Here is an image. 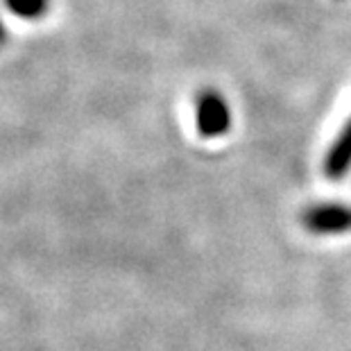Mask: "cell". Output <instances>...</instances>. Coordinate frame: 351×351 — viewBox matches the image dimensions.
I'll list each match as a JSON object with an SVG mask.
<instances>
[{"mask_svg": "<svg viewBox=\"0 0 351 351\" xmlns=\"http://www.w3.org/2000/svg\"><path fill=\"white\" fill-rule=\"evenodd\" d=\"M197 109V132L204 138H218L229 132L231 127V114L227 107V100L218 91L206 88L197 95L195 102Z\"/></svg>", "mask_w": 351, "mask_h": 351, "instance_id": "1", "label": "cell"}, {"mask_svg": "<svg viewBox=\"0 0 351 351\" xmlns=\"http://www.w3.org/2000/svg\"><path fill=\"white\" fill-rule=\"evenodd\" d=\"M302 225L317 236H333L351 231V206L315 204L302 215Z\"/></svg>", "mask_w": 351, "mask_h": 351, "instance_id": "2", "label": "cell"}, {"mask_svg": "<svg viewBox=\"0 0 351 351\" xmlns=\"http://www.w3.org/2000/svg\"><path fill=\"white\" fill-rule=\"evenodd\" d=\"M349 168H351V121L345 125V130L340 132V136L335 138V143L328 150L324 161V173L328 179H342Z\"/></svg>", "mask_w": 351, "mask_h": 351, "instance_id": "3", "label": "cell"}, {"mask_svg": "<svg viewBox=\"0 0 351 351\" xmlns=\"http://www.w3.org/2000/svg\"><path fill=\"white\" fill-rule=\"evenodd\" d=\"M3 3L14 16L29 19V21L41 19L50 7V0H3Z\"/></svg>", "mask_w": 351, "mask_h": 351, "instance_id": "4", "label": "cell"}, {"mask_svg": "<svg viewBox=\"0 0 351 351\" xmlns=\"http://www.w3.org/2000/svg\"><path fill=\"white\" fill-rule=\"evenodd\" d=\"M5 36H7V32H5V23H3V19H0V43L5 41Z\"/></svg>", "mask_w": 351, "mask_h": 351, "instance_id": "5", "label": "cell"}]
</instances>
